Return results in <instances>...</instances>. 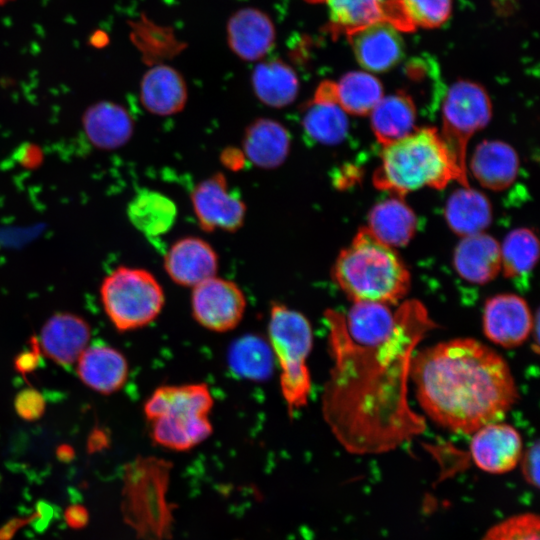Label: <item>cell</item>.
<instances>
[{
  "mask_svg": "<svg viewBox=\"0 0 540 540\" xmlns=\"http://www.w3.org/2000/svg\"><path fill=\"white\" fill-rule=\"evenodd\" d=\"M324 316L333 364L322 411L338 442L352 454H379L421 434L425 420L409 405L408 383L416 348L436 327L425 306L359 302Z\"/></svg>",
  "mask_w": 540,
  "mask_h": 540,
  "instance_id": "1",
  "label": "cell"
},
{
  "mask_svg": "<svg viewBox=\"0 0 540 540\" xmlns=\"http://www.w3.org/2000/svg\"><path fill=\"white\" fill-rule=\"evenodd\" d=\"M416 396L438 425L460 434L504 418L518 398L504 358L471 338H456L415 352L410 364Z\"/></svg>",
  "mask_w": 540,
  "mask_h": 540,
  "instance_id": "2",
  "label": "cell"
},
{
  "mask_svg": "<svg viewBox=\"0 0 540 540\" xmlns=\"http://www.w3.org/2000/svg\"><path fill=\"white\" fill-rule=\"evenodd\" d=\"M332 276L353 303L395 304L410 288V273L400 256L366 227L340 252Z\"/></svg>",
  "mask_w": 540,
  "mask_h": 540,
  "instance_id": "3",
  "label": "cell"
},
{
  "mask_svg": "<svg viewBox=\"0 0 540 540\" xmlns=\"http://www.w3.org/2000/svg\"><path fill=\"white\" fill-rule=\"evenodd\" d=\"M452 180L468 186L459 174L436 128L414 130L387 144L373 174L374 185L402 197L423 187L444 188Z\"/></svg>",
  "mask_w": 540,
  "mask_h": 540,
  "instance_id": "4",
  "label": "cell"
},
{
  "mask_svg": "<svg viewBox=\"0 0 540 540\" xmlns=\"http://www.w3.org/2000/svg\"><path fill=\"white\" fill-rule=\"evenodd\" d=\"M213 404V395L205 383L156 388L143 406L152 440L178 452L197 447L213 432L209 419Z\"/></svg>",
  "mask_w": 540,
  "mask_h": 540,
  "instance_id": "5",
  "label": "cell"
},
{
  "mask_svg": "<svg viewBox=\"0 0 540 540\" xmlns=\"http://www.w3.org/2000/svg\"><path fill=\"white\" fill-rule=\"evenodd\" d=\"M268 345L279 368V383L290 414L307 404L311 375L307 364L313 332L307 317L285 304L273 303L267 325Z\"/></svg>",
  "mask_w": 540,
  "mask_h": 540,
  "instance_id": "6",
  "label": "cell"
},
{
  "mask_svg": "<svg viewBox=\"0 0 540 540\" xmlns=\"http://www.w3.org/2000/svg\"><path fill=\"white\" fill-rule=\"evenodd\" d=\"M171 468V462L154 456L138 457L126 466V512L146 540H167L171 536L173 509L167 498Z\"/></svg>",
  "mask_w": 540,
  "mask_h": 540,
  "instance_id": "7",
  "label": "cell"
},
{
  "mask_svg": "<svg viewBox=\"0 0 540 540\" xmlns=\"http://www.w3.org/2000/svg\"><path fill=\"white\" fill-rule=\"evenodd\" d=\"M104 311L115 329L129 332L157 319L165 305L164 290L149 271L120 266L100 287Z\"/></svg>",
  "mask_w": 540,
  "mask_h": 540,
  "instance_id": "8",
  "label": "cell"
},
{
  "mask_svg": "<svg viewBox=\"0 0 540 540\" xmlns=\"http://www.w3.org/2000/svg\"><path fill=\"white\" fill-rule=\"evenodd\" d=\"M492 115L486 90L473 81L460 80L447 90L442 107V131L439 132L466 184V146L470 138L485 127Z\"/></svg>",
  "mask_w": 540,
  "mask_h": 540,
  "instance_id": "9",
  "label": "cell"
},
{
  "mask_svg": "<svg viewBox=\"0 0 540 540\" xmlns=\"http://www.w3.org/2000/svg\"><path fill=\"white\" fill-rule=\"evenodd\" d=\"M190 304L192 316L200 326L224 333L240 324L247 300L238 284L216 275L192 288Z\"/></svg>",
  "mask_w": 540,
  "mask_h": 540,
  "instance_id": "10",
  "label": "cell"
},
{
  "mask_svg": "<svg viewBox=\"0 0 540 540\" xmlns=\"http://www.w3.org/2000/svg\"><path fill=\"white\" fill-rule=\"evenodd\" d=\"M191 203L200 228L236 232L245 221L246 204L232 190L221 172L199 182L191 192Z\"/></svg>",
  "mask_w": 540,
  "mask_h": 540,
  "instance_id": "11",
  "label": "cell"
},
{
  "mask_svg": "<svg viewBox=\"0 0 540 540\" xmlns=\"http://www.w3.org/2000/svg\"><path fill=\"white\" fill-rule=\"evenodd\" d=\"M326 6L330 31L350 34L374 23L389 22L401 32L414 28L406 19L399 0H309Z\"/></svg>",
  "mask_w": 540,
  "mask_h": 540,
  "instance_id": "12",
  "label": "cell"
},
{
  "mask_svg": "<svg viewBox=\"0 0 540 540\" xmlns=\"http://www.w3.org/2000/svg\"><path fill=\"white\" fill-rule=\"evenodd\" d=\"M533 328V317L527 302L515 294L489 298L483 310V331L493 343L514 348L524 343Z\"/></svg>",
  "mask_w": 540,
  "mask_h": 540,
  "instance_id": "13",
  "label": "cell"
},
{
  "mask_svg": "<svg viewBox=\"0 0 540 540\" xmlns=\"http://www.w3.org/2000/svg\"><path fill=\"white\" fill-rule=\"evenodd\" d=\"M522 438L506 423L487 424L473 433L470 452L475 464L483 471L502 474L513 470L521 460Z\"/></svg>",
  "mask_w": 540,
  "mask_h": 540,
  "instance_id": "14",
  "label": "cell"
},
{
  "mask_svg": "<svg viewBox=\"0 0 540 540\" xmlns=\"http://www.w3.org/2000/svg\"><path fill=\"white\" fill-rule=\"evenodd\" d=\"M219 266L215 249L197 236L175 241L164 256V269L170 279L183 287L193 288L217 275Z\"/></svg>",
  "mask_w": 540,
  "mask_h": 540,
  "instance_id": "15",
  "label": "cell"
},
{
  "mask_svg": "<svg viewBox=\"0 0 540 540\" xmlns=\"http://www.w3.org/2000/svg\"><path fill=\"white\" fill-rule=\"evenodd\" d=\"M91 328L81 316L71 312L53 314L44 323L39 348L54 363L69 366L76 363L90 342Z\"/></svg>",
  "mask_w": 540,
  "mask_h": 540,
  "instance_id": "16",
  "label": "cell"
},
{
  "mask_svg": "<svg viewBox=\"0 0 540 540\" xmlns=\"http://www.w3.org/2000/svg\"><path fill=\"white\" fill-rule=\"evenodd\" d=\"M347 37L357 62L370 73L392 69L404 54L401 31L389 22L371 24Z\"/></svg>",
  "mask_w": 540,
  "mask_h": 540,
  "instance_id": "17",
  "label": "cell"
},
{
  "mask_svg": "<svg viewBox=\"0 0 540 540\" xmlns=\"http://www.w3.org/2000/svg\"><path fill=\"white\" fill-rule=\"evenodd\" d=\"M75 364L81 382L103 395L119 391L129 375L124 354L107 344L88 345Z\"/></svg>",
  "mask_w": 540,
  "mask_h": 540,
  "instance_id": "18",
  "label": "cell"
},
{
  "mask_svg": "<svg viewBox=\"0 0 540 540\" xmlns=\"http://www.w3.org/2000/svg\"><path fill=\"white\" fill-rule=\"evenodd\" d=\"M276 30L270 17L256 8L236 11L227 23L230 49L245 61H257L272 49Z\"/></svg>",
  "mask_w": 540,
  "mask_h": 540,
  "instance_id": "19",
  "label": "cell"
},
{
  "mask_svg": "<svg viewBox=\"0 0 540 540\" xmlns=\"http://www.w3.org/2000/svg\"><path fill=\"white\" fill-rule=\"evenodd\" d=\"M244 156L256 167L275 169L287 159L291 150V135L279 121L258 118L245 129L242 139Z\"/></svg>",
  "mask_w": 540,
  "mask_h": 540,
  "instance_id": "20",
  "label": "cell"
},
{
  "mask_svg": "<svg viewBox=\"0 0 540 540\" xmlns=\"http://www.w3.org/2000/svg\"><path fill=\"white\" fill-rule=\"evenodd\" d=\"M139 97L148 112L158 116L174 115L181 112L187 103V84L175 68L155 65L143 75Z\"/></svg>",
  "mask_w": 540,
  "mask_h": 540,
  "instance_id": "21",
  "label": "cell"
},
{
  "mask_svg": "<svg viewBox=\"0 0 540 540\" xmlns=\"http://www.w3.org/2000/svg\"><path fill=\"white\" fill-rule=\"evenodd\" d=\"M82 124L88 140L97 148L114 150L132 137L134 121L129 111L118 103L100 101L89 106Z\"/></svg>",
  "mask_w": 540,
  "mask_h": 540,
  "instance_id": "22",
  "label": "cell"
},
{
  "mask_svg": "<svg viewBox=\"0 0 540 540\" xmlns=\"http://www.w3.org/2000/svg\"><path fill=\"white\" fill-rule=\"evenodd\" d=\"M453 265L460 277L468 282H490L501 269L500 245L483 232L462 237L454 251Z\"/></svg>",
  "mask_w": 540,
  "mask_h": 540,
  "instance_id": "23",
  "label": "cell"
},
{
  "mask_svg": "<svg viewBox=\"0 0 540 540\" xmlns=\"http://www.w3.org/2000/svg\"><path fill=\"white\" fill-rule=\"evenodd\" d=\"M470 167L482 186L499 191L509 187L516 179L519 159L510 145L501 141H484L476 147Z\"/></svg>",
  "mask_w": 540,
  "mask_h": 540,
  "instance_id": "24",
  "label": "cell"
},
{
  "mask_svg": "<svg viewBox=\"0 0 540 540\" xmlns=\"http://www.w3.org/2000/svg\"><path fill=\"white\" fill-rule=\"evenodd\" d=\"M369 232L390 247L406 245L417 228V218L412 209L395 196L373 207L368 216Z\"/></svg>",
  "mask_w": 540,
  "mask_h": 540,
  "instance_id": "25",
  "label": "cell"
},
{
  "mask_svg": "<svg viewBox=\"0 0 540 540\" xmlns=\"http://www.w3.org/2000/svg\"><path fill=\"white\" fill-rule=\"evenodd\" d=\"M251 82L258 100L272 108L289 106L299 93L296 72L278 59L259 63L252 72Z\"/></svg>",
  "mask_w": 540,
  "mask_h": 540,
  "instance_id": "26",
  "label": "cell"
},
{
  "mask_svg": "<svg viewBox=\"0 0 540 540\" xmlns=\"http://www.w3.org/2000/svg\"><path fill=\"white\" fill-rule=\"evenodd\" d=\"M369 114L372 131L383 146L414 131L416 107L405 93L383 96Z\"/></svg>",
  "mask_w": 540,
  "mask_h": 540,
  "instance_id": "27",
  "label": "cell"
},
{
  "mask_svg": "<svg viewBox=\"0 0 540 540\" xmlns=\"http://www.w3.org/2000/svg\"><path fill=\"white\" fill-rule=\"evenodd\" d=\"M444 214L452 231L462 237L482 233L492 220L487 197L469 186H462L451 194Z\"/></svg>",
  "mask_w": 540,
  "mask_h": 540,
  "instance_id": "28",
  "label": "cell"
},
{
  "mask_svg": "<svg viewBox=\"0 0 540 540\" xmlns=\"http://www.w3.org/2000/svg\"><path fill=\"white\" fill-rule=\"evenodd\" d=\"M131 224L147 237H158L168 232L177 217V207L165 194L140 190L127 206Z\"/></svg>",
  "mask_w": 540,
  "mask_h": 540,
  "instance_id": "29",
  "label": "cell"
},
{
  "mask_svg": "<svg viewBox=\"0 0 540 540\" xmlns=\"http://www.w3.org/2000/svg\"><path fill=\"white\" fill-rule=\"evenodd\" d=\"M301 124L311 139L325 145L340 143L349 127L347 113L337 102L315 98L304 111Z\"/></svg>",
  "mask_w": 540,
  "mask_h": 540,
  "instance_id": "30",
  "label": "cell"
},
{
  "mask_svg": "<svg viewBox=\"0 0 540 540\" xmlns=\"http://www.w3.org/2000/svg\"><path fill=\"white\" fill-rule=\"evenodd\" d=\"M336 99L348 114H369L383 95L381 82L368 71H352L335 82Z\"/></svg>",
  "mask_w": 540,
  "mask_h": 540,
  "instance_id": "31",
  "label": "cell"
},
{
  "mask_svg": "<svg viewBox=\"0 0 540 540\" xmlns=\"http://www.w3.org/2000/svg\"><path fill=\"white\" fill-rule=\"evenodd\" d=\"M500 253L504 275L510 279H524L537 263L538 239L529 229L513 230L500 246Z\"/></svg>",
  "mask_w": 540,
  "mask_h": 540,
  "instance_id": "32",
  "label": "cell"
},
{
  "mask_svg": "<svg viewBox=\"0 0 540 540\" xmlns=\"http://www.w3.org/2000/svg\"><path fill=\"white\" fill-rule=\"evenodd\" d=\"M399 3L414 30L438 28L447 22L452 12V0H399Z\"/></svg>",
  "mask_w": 540,
  "mask_h": 540,
  "instance_id": "33",
  "label": "cell"
},
{
  "mask_svg": "<svg viewBox=\"0 0 540 540\" xmlns=\"http://www.w3.org/2000/svg\"><path fill=\"white\" fill-rule=\"evenodd\" d=\"M258 339L248 338L237 343L232 353L234 369L249 378H261L268 373L269 345Z\"/></svg>",
  "mask_w": 540,
  "mask_h": 540,
  "instance_id": "34",
  "label": "cell"
},
{
  "mask_svg": "<svg viewBox=\"0 0 540 540\" xmlns=\"http://www.w3.org/2000/svg\"><path fill=\"white\" fill-rule=\"evenodd\" d=\"M539 531L538 515L522 513L493 526L482 540H539Z\"/></svg>",
  "mask_w": 540,
  "mask_h": 540,
  "instance_id": "35",
  "label": "cell"
},
{
  "mask_svg": "<svg viewBox=\"0 0 540 540\" xmlns=\"http://www.w3.org/2000/svg\"><path fill=\"white\" fill-rule=\"evenodd\" d=\"M15 409L20 417L35 420L41 417L45 409L43 396L36 390L21 391L15 399Z\"/></svg>",
  "mask_w": 540,
  "mask_h": 540,
  "instance_id": "36",
  "label": "cell"
},
{
  "mask_svg": "<svg viewBox=\"0 0 540 540\" xmlns=\"http://www.w3.org/2000/svg\"><path fill=\"white\" fill-rule=\"evenodd\" d=\"M522 458V473L526 482L535 488L539 487V443L536 441L524 453Z\"/></svg>",
  "mask_w": 540,
  "mask_h": 540,
  "instance_id": "37",
  "label": "cell"
},
{
  "mask_svg": "<svg viewBox=\"0 0 540 540\" xmlns=\"http://www.w3.org/2000/svg\"><path fill=\"white\" fill-rule=\"evenodd\" d=\"M37 366V356L35 350L19 355L16 360V368L19 372L27 373Z\"/></svg>",
  "mask_w": 540,
  "mask_h": 540,
  "instance_id": "38",
  "label": "cell"
},
{
  "mask_svg": "<svg viewBox=\"0 0 540 540\" xmlns=\"http://www.w3.org/2000/svg\"><path fill=\"white\" fill-rule=\"evenodd\" d=\"M14 0H0V6H3V5H6L8 4L9 2H12Z\"/></svg>",
  "mask_w": 540,
  "mask_h": 540,
  "instance_id": "39",
  "label": "cell"
}]
</instances>
